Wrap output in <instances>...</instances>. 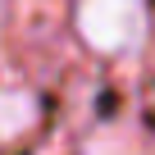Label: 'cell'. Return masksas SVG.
<instances>
[{"label":"cell","mask_w":155,"mask_h":155,"mask_svg":"<svg viewBox=\"0 0 155 155\" xmlns=\"http://www.w3.org/2000/svg\"><path fill=\"white\" fill-rule=\"evenodd\" d=\"M73 28L96 55H132L146 41V0H78Z\"/></svg>","instance_id":"6da1fadb"},{"label":"cell","mask_w":155,"mask_h":155,"mask_svg":"<svg viewBox=\"0 0 155 155\" xmlns=\"http://www.w3.org/2000/svg\"><path fill=\"white\" fill-rule=\"evenodd\" d=\"M41 128V101L28 87H0V141L14 146Z\"/></svg>","instance_id":"7a4b0ae2"},{"label":"cell","mask_w":155,"mask_h":155,"mask_svg":"<svg viewBox=\"0 0 155 155\" xmlns=\"http://www.w3.org/2000/svg\"><path fill=\"white\" fill-rule=\"evenodd\" d=\"M82 155H150L146 141L123 128V123H110V128H96L87 141H82Z\"/></svg>","instance_id":"3957f363"}]
</instances>
